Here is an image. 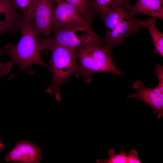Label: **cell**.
<instances>
[{"label": "cell", "mask_w": 163, "mask_h": 163, "mask_svg": "<svg viewBox=\"0 0 163 163\" xmlns=\"http://www.w3.org/2000/svg\"><path fill=\"white\" fill-rule=\"evenodd\" d=\"M50 49L52 55L48 62L53 79L46 91L50 95H54L56 100L59 101L61 85L75 73L77 68L76 50L56 45Z\"/></svg>", "instance_id": "obj_3"}, {"label": "cell", "mask_w": 163, "mask_h": 163, "mask_svg": "<svg viewBox=\"0 0 163 163\" xmlns=\"http://www.w3.org/2000/svg\"><path fill=\"white\" fill-rule=\"evenodd\" d=\"M100 13L101 19L105 24L106 31L134 16L125 7L104 11Z\"/></svg>", "instance_id": "obj_12"}, {"label": "cell", "mask_w": 163, "mask_h": 163, "mask_svg": "<svg viewBox=\"0 0 163 163\" xmlns=\"http://www.w3.org/2000/svg\"><path fill=\"white\" fill-rule=\"evenodd\" d=\"M155 71L158 77L159 83L157 86L163 92V66L157 64L155 67Z\"/></svg>", "instance_id": "obj_18"}, {"label": "cell", "mask_w": 163, "mask_h": 163, "mask_svg": "<svg viewBox=\"0 0 163 163\" xmlns=\"http://www.w3.org/2000/svg\"><path fill=\"white\" fill-rule=\"evenodd\" d=\"M20 27L22 35L18 43L16 45H5L0 49V55H7L23 73L30 75L34 73L32 68L34 65H41L49 69L48 65L40 56L41 51L34 31V19L23 17Z\"/></svg>", "instance_id": "obj_1"}, {"label": "cell", "mask_w": 163, "mask_h": 163, "mask_svg": "<svg viewBox=\"0 0 163 163\" xmlns=\"http://www.w3.org/2000/svg\"><path fill=\"white\" fill-rule=\"evenodd\" d=\"M140 20L133 16L106 31V35L103 39L106 44V50L109 54H111L114 47L122 44L128 35L140 32L139 23Z\"/></svg>", "instance_id": "obj_7"}, {"label": "cell", "mask_w": 163, "mask_h": 163, "mask_svg": "<svg viewBox=\"0 0 163 163\" xmlns=\"http://www.w3.org/2000/svg\"><path fill=\"white\" fill-rule=\"evenodd\" d=\"M54 31L53 37L44 38L47 49L56 45L76 50L86 45L103 40L93 32L90 26H72L55 29Z\"/></svg>", "instance_id": "obj_4"}, {"label": "cell", "mask_w": 163, "mask_h": 163, "mask_svg": "<svg viewBox=\"0 0 163 163\" xmlns=\"http://www.w3.org/2000/svg\"><path fill=\"white\" fill-rule=\"evenodd\" d=\"M75 8L91 25L94 18V11L89 0H63Z\"/></svg>", "instance_id": "obj_15"}, {"label": "cell", "mask_w": 163, "mask_h": 163, "mask_svg": "<svg viewBox=\"0 0 163 163\" xmlns=\"http://www.w3.org/2000/svg\"><path fill=\"white\" fill-rule=\"evenodd\" d=\"M12 66L13 63L11 61L4 62H0V78L3 75L8 73Z\"/></svg>", "instance_id": "obj_20"}, {"label": "cell", "mask_w": 163, "mask_h": 163, "mask_svg": "<svg viewBox=\"0 0 163 163\" xmlns=\"http://www.w3.org/2000/svg\"><path fill=\"white\" fill-rule=\"evenodd\" d=\"M126 163H141L138 158V152L135 149H132L127 153Z\"/></svg>", "instance_id": "obj_19"}, {"label": "cell", "mask_w": 163, "mask_h": 163, "mask_svg": "<svg viewBox=\"0 0 163 163\" xmlns=\"http://www.w3.org/2000/svg\"><path fill=\"white\" fill-rule=\"evenodd\" d=\"M13 0H0V36L20 29L22 15Z\"/></svg>", "instance_id": "obj_10"}, {"label": "cell", "mask_w": 163, "mask_h": 163, "mask_svg": "<svg viewBox=\"0 0 163 163\" xmlns=\"http://www.w3.org/2000/svg\"><path fill=\"white\" fill-rule=\"evenodd\" d=\"M132 0H92L91 4L96 13L104 11L125 7L127 9L131 5Z\"/></svg>", "instance_id": "obj_14"}, {"label": "cell", "mask_w": 163, "mask_h": 163, "mask_svg": "<svg viewBox=\"0 0 163 163\" xmlns=\"http://www.w3.org/2000/svg\"><path fill=\"white\" fill-rule=\"evenodd\" d=\"M54 0L55 1V2H56V1H57V0Z\"/></svg>", "instance_id": "obj_22"}, {"label": "cell", "mask_w": 163, "mask_h": 163, "mask_svg": "<svg viewBox=\"0 0 163 163\" xmlns=\"http://www.w3.org/2000/svg\"><path fill=\"white\" fill-rule=\"evenodd\" d=\"M103 40L88 44L76 50L77 66L75 72L77 77H82L84 82L90 83L95 73L106 72L118 76L123 75L112 61L111 54L107 51Z\"/></svg>", "instance_id": "obj_2"}, {"label": "cell", "mask_w": 163, "mask_h": 163, "mask_svg": "<svg viewBox=\"0 0 163 163\" xmlns=\"http://www.w3.org/2000/svg\"><path fill=\"white\" fill-rule=\"evenodd\" d=\"M155 18L150 17L145 20H140V27L147 29L149 32L154 45V53H158L163 57V35L155 27Z\"/></svg>", "instance_id": "obj_13"}, {"label": "cell", "mask_w": 163, "mask_h": 163, "mask_svg": "<svg viewBox=\"0 0 163 163\" xmlns=\"http://www.w3.org/2000/svg\"><path fill=\"white\" fill-rule=\"evenodd\" d=\"M4 148V145L0 142V150H2Z\"/></svg>", "instance_id": "obj_21"}, {"label": "cell", "mask_w": 163, "mask_h": 163, "mask_svg": "<svg viewBox=\"0 0 163 163\" xmlns=\"http://www.w3.org/2000/svg\"><path fill=\"white\" fill-rule=\"evenodd\" d=\"M41 153V149L29 140H19L3 159L7 162L14 163H40L42 158Z\"/></svg>", "instance_id": "obj_8"}, {"label": "cell", "mask_w": 163, "mask_h": 163, "mask_svg": "<svg viewBox=\"0 0 163 163\" xmlns=\"http://www.w3.org/2000/svg\"><path fill=\"white\" fill-rule=\"evenodd\" d=\"M17 8L22 12L23 18L34 19L36 0H13Z\"/></svg>", "instance_id": "obj_16"}, {"label": "cell", "mask_w": 163, "mask_h": 163, "mask_svg": "<svg viewBox=\"0 0 163 163\" xmlns=\"http://www.w3.org/2000/svg\"><path fill=\"white\" fill-rule=\"evenodd\" d=\"M124 147L122 146L121 151L119 153L115 154L114 150L111 149L108 151L109 157L107 159H99L96 160L97 163H126L127 153L123 152Z\"/></svg>", "instance_id": "obj_17"}, {"label": "cell", "mask_w": 163, "mask_h": 163, "mask_svg": "<svg viewBox=\"0 0 163 163\" xmlns=\"http://www.w3.org/2000/svg\"><path fill=\"white\" fill-rule=\"evenodd\" d=\"M144 83L139 80L135 81L133 87L136 91L129 94L127 98H137L144 102L152 108L159 119L163 117V92L157 86L154 88H149L144 85Z\"/></svg>", "instance_id": "obj_9"}, {"label": "cell", "mask_w": 163, "mask_h": 163, "mask_svg": "<svg viewBox=\"0 0 163 163\" xmlns=\"http://www.w3.org/2000/svg\"><path fill=\"white\" fill-rule=\"evenodd\" d=\"M127 10L133 15L142 14L163 19V0H136L134 5H131Z\"/></svg>", "instance_id": "obj_11"}, {"label": "cell", "mask_w": 163, "mask_h": 163, "mask_svg": "<svg viewBox=\"0 0 163 163\" xmlns=\"http://www.w3.org/2000/svg\"><path fill=\"white\" fill-rule=\"evenodd\" d=\"M54 0H36L34 12V31L37 36L49 37L53 27Z\"/></svg>", "instance_id": "obj_6"}, {"label": "cell", "mask_w": 163, "mask_h": 163, "mask_svg": "<svg viewBox=\"0 0 163 163\" xmlns=\"http://www.w3.org/2000/svg\"><path fill=\"white\" fill-rule=\"evenodd\" d=\"M53 19V27L58 29L66 27L90 25L74 7L63 0H57Z\"/></svg>", "instance_id": "obj_5"}]
</instances>
